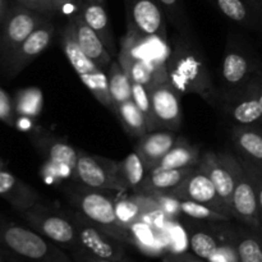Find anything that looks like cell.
<instances>
[{
    "label": "cell",
    "mask_w": 262,
    "mask_h": 262,
    "mask_svg": "<svg viewBox=\"0 0 262 262\" xmlns=\"http://www.w3.org/2000/svg\"><path fill=\"white\" fill-rule=\"evenodd\" d=\"M191 262H200V261H191Z\"/></svg>",
    "instance_id": "obj_52"
},
{
    "label": "cell",
    "mask_w": 262,
    "mask_h": 262,
    "mask_svg": "<svg viewBox=\"0 0 262 262\" xmlns=\"http://www.w3.org/2000/svg\"><path fill=\"white\" fill-rule=\"evenodd\" d=\"M247 2L250 3L253 8H255L256 12L260 13L262 10V0H247Z\"/></svg>",
    "instance_id": "obj_43"
},
{
    "label": "cell",
    "mask_w": 262,
    "mask_h": 262,
    "mask_svg": "<svg viewBox=\"0 0 262 262\" xmlns=\"http://www.w3.org/2000/svg\"><path fill=\"white\" fill-rule=\"evenodd\" d=\"M15 107L14 101L9 97V95L0 89V120L7 123L8 125L14 127L17 120H15Z\"/></svg>",
    "instance_id": "obj_39"
},
{
    "label": "cell",
    "mask_w": 262,
    "mask_h": 262,
    "mask_svg": "<svg viewBox=\"0 0 262 262\" xmlns=\"http://www.w3.org/2000/svg\"><path fill=\"white\" fill-rule=\"evenodd\" d=\"M166 69L169 82L181 95H197L212 106L222 101V92L215 87L206 59L188 33L179 32L174 38Z\"/></svg>",
    "instance_id": "obj_1"
},
{
    "label": "cell",
    "mask_w": 262,
    "mask_h": 262,
    "mask_svg": "<svg viewBox=\"0 0 262 262\" xmlns=\"http://www.w3.org/2000/svg\"><path fill=\"white\" fill-rule=\"evenodd\" d=\"M8 5H7V2L5 0H0V26H2L3 20H4L5 18V14H7L8 12Z\"/></svg>",
    "instance_id": "obj_42"
},
{
    "label": "cell",
    "mask_w": 262,
    "mask_h": 262,
    "mask_svg": "<svg viewBox=\"0 0 262 262\" xmlns=\"http://www.w3.org/2000/svg\"><path fill=\"white\" fill-rule=\"evenodd\" d=\"M258 20H260V23H261V27H262V10L260 12V18H258Z\"/></svg>",
    "instance_id": "obj_49"
},
{
    "label": "cell",
    "mask_w": 262,
    "mask_h": 262,
    "mask_svg": "<svg viewBox=\"0 0 262 262\" xmlns=\"http://www.w3.org/2000/svg\"><path fill=\"white\" fill-rule=\"evenodd\" d=\"M230 136L241 158L262 168V128L256 124H235Z\"/></svg>",
    "instance_id": "obj_24"
},
{
    "label": "cell",
    "mask_w": 262,
    "mask_h": 262,
    "mask_svg": "<svg viewBox=\"0 0 262 262\" xmlns=\"http://www.w3.org/2000/svg\"><path fill=\"white\" fill-rule=\"evenodd\" d=\"M69 205L81 211L105 233L117 239H125L128 228L118 219L115 202L104 189H95L77 182L64 188Z\"/></svg>",
    "instance_id": "obj_2"
},
{
    "label": "cell",
    "mask_w": 262,
    "mask_h": 262,
    "mask_svg": "<svg viewBox=\"0 0 262 262\" xmlns=\"http://www.w3.org/2000/svg\"><path fill=\"white\" fill-rule=\"evenodd\" d=\"M129 230L142 245L147 246V247L152 246L154 242H155V237H154L152 234V230L150 229V227L143 224V223H135V224L130 225Z\"/></svg>",
    "instance_id": "obj_40"
},
{
    "label": "cell",
    "mask_w": 262,
    "mask_h": 262,
    "mask_svg": "<svg viewBox=\"0 0 262 262\" xmlns=\"http://www.w3.org/2000/svg\"><path fill=\"white\" fill-rule=\"evenodd\" d=\"M74 179L95 189L125 192L118 178V161L79 152Z\"/></svg>",
    "instance_id": "obj_9"
},
{
    "label": "cell",
    "mask_w": 262,
    "mask_h": 262,
    "mask_svg": "<svg viewBox=\"0 0 262 262\" xmlns=\"http://www.w3.org/2000/svg\"><path fill=\"white\" fill-rule=\"evenodd\" d=\"M97 260H94L92 262H112L110 260H104V258H99V257H96Z\"/></svg>",
    "instance_id": "obj_46"
},
{
    "label": "cell",
    "mask_w": 262,
    "mask_h": 262,
    "mask_svg": "<svg viewBox=\"0 0 262 262\" xmlns=\"http://www.w3.org/2000/svg\"><path fill=\"white\" fill-rule=\"evenodd\" d=\"M0 169H4V163L2 160H0Z\"/></svg>",
    "instance_id": "obj_50"
},
{
    "label": "cell",
    "mask_w": 262,
    "mask_h": 262,
    "mask_svg": "<svg viewBox=\"0 0 262 262\" xmlns=\"http://www.w3.org/2000/svg\"><path fill=\"white\" fill-rule=\"evenodd\" d=\"M51 4L54 5V8H55L56 12H59V10L63 9L66 5H64V0H50Z\"/></svg>",
    "instance_id": "obj_44"
},
{
    "label": "cell",
    "mask_w": 262,
    "mask_h": 262,
    "mask_svg": "<svg viewBox=\"0 0 262 262\" xmlns=\"http://www.w3.org/2000/svg\"><path fill=\"white\" fill-rule=\"evenodd\" d=\"M19 215L36 232L53 242L63 246L79 243L76 228L67 215L54 211L41 201Z\"/></svg>",
    "instance_id": "obj_7"
},
{
    "label": "cell",
    "mask_w": 262,
    "mask_h": 262,
    "mask_svg": "<svg viewBox=\"0 0 262 262\" xmlns=\"http://www.w3.org/2000/svg\"><path fill=\"white\" fill-rule=\"evenodd\" d=\"M189 246H191L194 255L204 258V260H211L219 250V245H217L215 235L204 232V230L194 232L189 237Z\"/></svg>",
    "instance_id": "obj_36"
},
{
    "label": "cell",
    "mask_w": 262,
    "mask_h": 262,
    "mask_svg": "<svg viewBox=\"0 0 262 262\" xmlns=\"http://www.w3.org/2000/svg\"><path fill=\"white\" fill-rule=\"evenodd\" d=\"M0 252L27 262L55 260V248L36 230L17 224L0 214Z\"/></svg>",
    "instance_id": "obj_3"
},
{
    "label": "cell",
    "mask_w": 262,
    "mask_h": 262,
    "mask_svg": "<svg viewBox=\"0 0 262 262\" xmlns=\"http://www.w3.org/2000/svg\"><path fill=\"white\" fill-rule=\"evenodd\" d=\"M132 100L135 101L136 106L138 107L142 115L145 117L146 124H147L148 132L159 129V125L156 123L155 115H154L152 104H151L150 92L143 84L132 82Z\"/></svg>",
    "instance_id": "obj_34"
},
{
    "label": "cell",
    "mask_w": 262,
    "mask_h": 262,
    "mask_svg": "<svg viewBox=\"0 0 262 262\" xmlns=\"http://www.w3.org/2000/svg\"><path fill=\"white\" fill-rule=\"evenodd\" d=\"M178 135L174 130L158 129L147 132L145 136L138 138L135 151L142 159L146 170L156 168L160 164L161 159L168 154V151L178 141Z\"/></svg>",
    "instance_id": "obj_19"
},
{
    "label": "cell",
    "mask_w": 262,
    "mask_h": 262,
    "mask_svg": "<svg viewBox=\"0 0 262 262\" xmlns=\"http://www.w3.org/2000/svg\"><path fill=\"white\" fill-rule=\"evenodd\" d=\"M14 2L17 3V4L23 5V7L41 13V14L43 15L53 14V13L56 12L50 0H14Z\"/></svg>",
    "instance_id": "obj_41"
},
{
    "label": "cell",
    "mask_w": 262,
    "mask_h": 262,
    "mask_svg": "<svg viewBox=\"0 0 262 262\" xmlns=\"http://www.w3.org/2000/svg\"><path fill=\"white\" fill-rule=\"evenodd\" d=\"M201 156L196 146L191 145L186 138H178L176 145L161 159L158 166L169 169L196 168L201 160Z\"/></svg>",
    "instance_id": "obj_25"
},
{
    "label": "cell",
    "mask_w": 262,
    "mask_h": 262,
    "mask_svg": "<svg viewBox=\"0 0 262 262\" xmlns=\"http://www.w3.org/2000/svg\"><path fill=\"white\" fill-rule=\"evenodd\" d=\"M0 197L19 214L41 201L40 193L33 187L5 169H0Z\"/></svg>",
    "instance_id": "obj_20"
},
{
    "label": "cell",
    "mask_w": 262,
    "mask_h": 262,
    "mask_svg": "<svg viewBox=\"0 0 262 262\" xmlns=\"http://www.w3.org/2000/svg\"><path fill=\"white\" fill-rule=\"evenodd\" d=\"M239 262H262V235L253 232H242L237 241Z\"/></svg>",
    "instance_id": "obj_33"
},
{
    "label": "cell",
    "mask_w": 262,
    "mask_h": 262,
    "mask_svg": "<svg viewBox=\"0 0 262 262\" xmlns=\"http://www.w3.org/2000/svg\"><path fill=\"white\" fill-rule=\"evenodd\" d=\"M55 27L49 19L41 23L10 55L7 63L0 68L2 73L8 79H13L27 68L38 55L50 46L54 38Z\"/></svg>",
    "instance_id": "obj_12"
},
{
    "label": "cell",
    "mask_w": 262,
    "mask_h": 262,
    "mask_svg": "<svg viewBox=\"0 0 262 262\" xmlns=\"http://www.w3.org/2000/svg\"><path fill=\"white\" fill-rule=\"evenodd\" d=\"M261 72L239 89L224 92V97H222L224 110L235 124L248 125L262 123V112L258 100Z\"/></svg>",
    "instance_id": "obj_10"
},
{
    "label": "cell",
    "mask_w": 262,
    "mask_h": 262,
    "mask_svg": "<svg viewBox=\"0 0 262 262\" xmlns=\"http://www.w3.org/2000/svg\"><path fill=\"white\" fill-rule=\"evenodd\" d=\"M147 170L136 151L125 156L123 160L118 161V178L124 191L137 192L145 179Z\"/></svg>",
    "instance_id": "obj_26"
},
{
    "label": "cell",
    "mask_w": 262,
    "mask_h": 262,
    "mask_svg": "<svg viewBox=\"0 0 262 262\" xmlns=\"http://www.w3.org/2000/svg\"><path fill=\"white\" fill-rule=\"evenodd\" d=\"M224 17L238 25L253 27L256 25V10L247 0H210Z\"/></svg>",
    "instance_id": "obj_28"
},
{
    "label": "cell",
    "mask_w": 262,
    "mask_h": 262,
    "mask_svg": "<svg viewBox=\"0 0 262 262\" xmlns=\"http://www.w3.org/2000/svg\"><path fill=\"white\" fill-rule=\"evenodd\" d=\"M141 205L140 202H136L135 200H122L119 204L115 202V210H117L118 219L128 228V225H132L138 222L141 216Z\"/></svg>",
    "instance_id": "obj_37"
},
{
    "label": "cell",
    "mask_w": 262,
    "mask_h": 262,
    "mask_svg": "<svg viewBox=\"0 0 262 262\" xmlns=\"http://www.w3.org/2000/svg\"><path fill=\"white\" fill-rule=\"evenodd\" d=\"M238 158H239L243 168H245V170L247 171L251 181H252L253 186H255L256 194H257V200H258V206H260L261 217H262V168L255 165V164L250 163V161L245 160V159L241 158V156H238Z\"/></svg>",
    "instance_id": "obj_38"
},
{
    "label": "cell",
    "mask_w": 262,
    "mask_h": 262,
    "mask_svg": "<svg viewBox=\"0 0 262 262\" xmlns=\"http://www.w3.org/2000/svg\"><path fill=\"white\" fill-rule=\"evenodd\" d=\"M46 19V15L20 4L8 8L0 26V68L7 63L15 49Z\"/></svg>",
    "instance_id": "obj_6"
},
{
    "label": "cell",
    "mask_w": 262,
    "mask_h": 262,
    "mask_svg": "<svg viewBox=\"0 0 262 262\" xmlns=\"http://www.w3.org/2000/svg\"><path fill=\"white\" fill-rule=\"evenodd\" d=\"M114 114L115 117L119 119L123 128H124L132 137L141 138L142 136H145L146 133L148 132L145 117H143L142 113L138 110V107L136 106L133 100H129V101L124 102V104H122L120 106H118Z\"/></svg>",
    "instance_id": "obj_29"
},
{
    "label": "cell",
    "mask_w": 262,
    "mask_h": 262,
    "mask_svg": "<svg viewBox=\"0 0 262 262\" xmlns=\"http://www.w3.org/2000/svg\"><path fill=\"white\" fill-rule=\"evenodd\" d=\"M262 71L260 61L245 48L238 45L228 46L222 61V81L225 84V91L239 89L250 82Z\"/></svg>",
    "instance_id": "obj_14"
},
{
    "label": "cell",
    "mask_w": 262,
    "mask_h": 262,
    "mask_svg": "<svg viewBox=\"0 0 262 262\" xmlns=\"http://www.w3.org/2000/svg\"><path fill=\"white\" fill-rule=\"evenodd\" d=\"M258 100H260V106H261V112H262V72L260 76V90H258Z\"/></svg>",
    "instance_id": "obj_45"
},
{
    "label": "cell",
    "mask_w": 262,
    "mask_h": 262,
    "mask_svg": "<svg viewBox=\"0 0 262 262\" xmlns=\"http://www.w3.org/2000/svg\"><path fill=\"white\" fill-rule=\"evenodd\" d=\"M78 13L82 19L97 33L100 40L104 42L112 56L118 55L117 43H115L113 30L110 27L109 17L104 3L101 2H79Z\"/></svg>",
    "instance_id": "obj_23"
},
{
    "label": "cell",
    "mask_w": 262,
    "mask_h": 262,
    "mask_svg": "<svg viewBox=\"0 0 262 262\" xmlns=\"http://www.w3.org/2000/svg\"><path fill=\"white\" fill-rule=\"evenodd\" d=\"M228 159L234 173V192H233V214L251 229H260L262 222L260 206L255 186L243 168L239 158L228 152Z\"/></svg>",
    "instance_id": "obj_8"
},
{
    "label": "cell",
    "mask_w": 262,
    "mask_h": 262,
    "mask_svg": "<svg viewBox=\"0 0 262 262\" xmlns=\"http://www.w3.org/2000/svg\"><path fill=\"white\" fill-rule=\"evenodd\" d=\"M61 49H63L69 64L73 67L79 79L94 95L95 99L105 107H107L110 112H113L107 76L105 74L104 69L100 68L92 59H90L83 53L81 46L77 42L73 27L69 20L64 26L63 32H61Z\"/></svg>",
    "instance_id": "obj_4"
},
{
    "label": "cell",
    "mask_w": 262,
    "mask_h": 262,
    "mask_svg": "<svg viewBox=\"0 0 262 262\" xmlns=\"http://www.w3.org/2000/svg\"><path fill=\"white\" fill-rule=\"evenodd\" d=\"M77 3H79V2H101V3H104V0H76Z\"/></svg>",
    "instance_id": "obj_47"
},
{
    "label": "cell",
    "mask_w": 262,
    "mask_h": 262,
    "mask_svg": "<svg viewBox=\"0 0 262 262\" xmlns=\"http://www.w3.org/2000/svg\"><path fill=\"white\" fill-rule=\"evenodd\" d=\"M193 170L194 168L169 169L156 166L147 171L137 192L147 196H165L177 188Z\"/></svg>",
    "instance_id": "obj_22"
},
{
    "label": "cell",
    "mask_w": 262,
    "mask_h": 262,
    "mask_svg": "<svg viewBox=\"0 0 262 262\" xmlns=\"http://www.w3.org/2000/svg\"><path fill=\"white\" fill-rule=\"evenodd\" d=\"M150 99L152 104L154 115L159 129H168L178 132L183 123L182 102L178 90L170 82H163L150 90Z\"/></svg>",
    "instance_id": "obj_17"
},
{
    "label": "cell",
    "mask_w": 262,
    "mask_h": 262,
    "mask_svg": "<svg viewBox=\"0 0 262 262\" xmlns=\"http://www.w3.org/2000/svg\"><path fill=\"white\" fill-rule=\"evenodd\" d=\"M163 10L165 12L166 19L170 20L181 33L191 35L188 15H187L182 0H158Z\"/></svg>",
    "instance_id": "obj_35"
},
{
    "label": "cell",
    "mask_w": 262,
    "mask_h": 262,
    "mask_svg": "<svg viewBox=\"0 0 262 262\" xmlns=\"http://www.w3.org/2000/svg\"><path fill=\"white\" fill-rule=\"evenodd\" d=\"M127 23L146 36L168 38L166 15L158 0H124Z\"/></svg>",
    "instance_id": "obj_16"
},
{
    "label": "cell",
    "mask_w": 262,
    "mask_h": 262,
    "mask_svg": "<svg viewBox=\"0 0 262 262\" xmlns=\"http://www.w3.org/2000/svg\"><path fill=\"white\" fill-rule=\"evenodd\" d=\"M165 196L173 197L176 200H189V201L199 202L216 210L217 212L234 217L229 207L220 199L216 188L209 177L197 166L177 188L166 193Z\"/></svg>",
    "instance_id": "obj_15"
},
{
    "label": "cell",
    "mask_w": 262,
    "mask_h": 262,
    "mask_svg": "<svg viewBox=\"0 0 262 262\" xmlns=\"http://www.w3.org/2000/svg\"><path fill=\"white\" fill-rule=\"evenodd\" d=\"M14 107L20 117L36 118L42 109V92L35 87L20 90L15 96Z\"/></svg>",
    "instance_id": "obj_32"
},
{
    "label": "cell",
    "mask_w": 262,
    "mask_h": 262,
    "mask_svg": "<svg viewBox=\"0 0 262 262\" xmlns=\"http://www.w3.org/2000/svg\"><path fill=\"white\" fill-rule=\"evenodd\" d=\"M74 2H76V0H64V5L71 4V3H74Z\"/></svg>",
    "instance_id": "obj_48"
},
{
    "label": "cell",
    "mask_w": 262,
    "mask_h": 262,
    "mask_svg": "<svg viewBox=\"0 0 262 262\" xmlns=\"http://www.w3.org/2000/svg\"><path fill=\"white\" fill-rule=\"evenodd\" d=\"M31 142L48 165L55 168L63 177L71 176L74 178V171L81 151H77L71 143L46 130L33 132L31 135Z\"/></svg>",
    "instance_id": "obj_13"
},
{
    "label": "cell",
    "mask_w": 262,
    "mask_h": 262,
    "mask_svg": "<svg viewBox=\"0 0 262 262\" xmlns=\"http://www.w3.org/2000/svg\"><path fill=\"white\" fill-rule=\"evenodd\" d=\"M178 211L186 216L194 220H205V222L212 223H224L232 219L229 215L217 212L216 210L206 206V205L199 204V202L189 201V200H178Z\"/></svg>",
    "instance_id": "obj_31"
},
{
    "label": "cell",
    "mask_w": 262,
    "mask_h": 262,
    "mask_svg": "<svg viewBox=\"0 0 262 262\" xmlns=\"http://www.w3.org/2000/svg\"><path fill=\"white\" fill-rule=\"evenodd\" d=\"M118 61H119V64L123 67V69H124L125 73L128 74L132 82L143 84L148 91L154 86H156L152 72L150 71V68H148L145 61L133 58V56L128 55L123 51L118 53Z\"/></svg>",
    "instance_id": "obj_30"
},
{
    "label": "cell",
    "mask_w": 262,
    "mask_h": 262,
    "mask_svg": "<svg viewBox=\"0 0 262 262\" xmlns=\"http://www.w3.org/2000/svg\"><path fill=\"white\" fill-rule=\"evenodd\" d=\"M67 217L72 222L77 230L79 245L89 251L92 256L104 260H119L120 248L113 235L105 233L94 222L84 216L78 210L66 212Z\"/></svg>",
    "instance_id": "obj_11"
},
{
    "label": "cell",
    "mask_w": 262,
    "mask_h": 262,
    "mask_svg": "<svg viewBox=\"0 0 262 262\" xmlns=\"http://www.w3.org/2000/svg\"><path fill=\"white\" fill-rule=\"evenodd\" d=\"M258 232H260V234L262 235V222H261V225H260V229H258Z\"/></svg>",
    "instance_id": "obj_51"
},
{
    "label": "cell",
    "mask_w": 262,
    "mask_h": 262,
    "mask_svg": "<svg viewBox=\"0 0 262 262\" xmlns=\"http://www.w3.org/2000/svg\"><path fill=\"white\" fill-rule=\"evenodd\" d=\"M107 81L110 99L113 102V113H115L118 106L132 100V81L118 60L112 61L110 64Z\"/></svg>",
    "instance_id": "obj_27"
},
{
    "label": "cell",
    "mask_w": 262,
    "mask_h": 262,
    "mask_svg": "<svg viewBox=\"0 0 262 262\" xmlns=\"http://www.w3.org/2000/svg\"><path fill=\"white\" fill-rule=\"evenodd\" d=\"M119 51L145 61L152 72L156 84L169 81L166 61L170 46L168 45V38L142 35L128 26L127 33L120 41Z\"/></svg>",
    "instance_id": "obj_5"
},
{
    "label": "cell",
    "mask_w": 262,
    "mask_h": 262,
    "mask_svg": "<svg viewBox=\"0 0 262 262\" xmlns=\"http://www.w3.org/2000/svg\"><path fill=\"white\" fill-rule=\"evenodd\" d=\"M197 168L209 177L216 188L220 199L233 212V192H234L235 178L228 159V151H222V152L206 151L201 156Z\"/></svg>",
    "instance_id": "obj_18"
},
{
    "label": "cell",
    "mask_w": 262,
    "mask_h": 262,
    "mask_svg": "<svg viewBox=\"0 0 262 262\" xmlns=\"http://www.w3.org/2000/svg\"><path fill=\"white\" fill-rule=\"evenodd\" d=\"M69 22H71L72 27H73L77 42L81 46L83 53L90 59H92L100 68H109L113 61V56L107 51V49L105 48L104 42L100 40L97 33L82 19L78 13L74 14L73 17H71Z\"/></svg>",
    "instance_id": "obj_21"
}]
</instances>
